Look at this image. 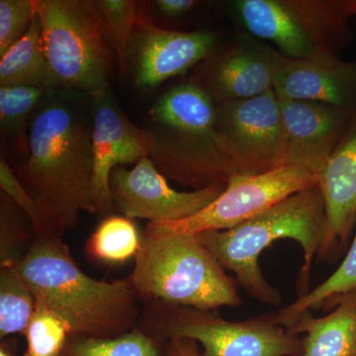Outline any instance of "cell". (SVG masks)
Listing matches in <instances>:
<instances>
[{
	"mask_svg": "<svg viewBox=\"0 0 356 356\" xmlns=\"http://www.w3.org/2000/svg\"><path fill=\"white\" fill-rule=\"evenodd\" d=\"M92 96L48 89L30 123L29 154L13 168L41 210L51 236L63 238L81 213L98 212L93 191Z\"/></svg>",
	"mask_w": 356,
	"mask_h": 356,
	"instance_id": "obj_1",
	"label": "cell"
},
{
	"mask_svg": "<svg viewBox=\"0 0 356 356\" xmlns=\"http://www.w3.org/2000/svg\"><path fill=\"white\" fill-rule=\"evenodd\" d=\"M19 270L36 302L69 325L70 336L109 339L139 324L140 300L130 280L91 278L63 238H35Z\"/></svg>",
	"mask_w": 356,
	"mask_h": 356,
	"instance_id": "obj_2",
	"label": "cell"
},
{
	"mask_svg": "<svg viewBox=\"0 0 356 356\" xmlns=\"http://www.w3.org/2000/svg\"><path fill=\"white\" fill-rule=\"evenodd\" d=\"M325 205L318 185L292 194L252 219L226 229L196 234L225 269L235 273L248 296L280 306L282 297L269 284L259 267V257L274 242L292 238L301 245L304 264L297 280L299 297L310 291L314 257L324 238Z\"/></svg>",
	"mask_w": 356,
	"mask_h": 356,
	"instance_id": "obj_3",
	"label": "cell"
},
{
	"mask_svg": "<svg viewBox=\"0 0 356 356\" xmlns=\"http://www.w3.org/2000/svg\"><path fill=\"white\" fill-rule=\"evenodd\" d=\"M151 117L154 147L149 159L166 179L200 191L233 177L216 131V104L202 88L175 86L154 105Z\"/></svg>",
	"mask_w": 356,
	"mask_h": 356,
	"instance_id": "obj_4",
	"label": "cell"
},
{
	"mask_svg": "<svg viewBox=\"0 0 356 356\" xmlns=\"http://www.w3.org/2000/svg\"><path fill=\"white\" fill-rule=\"evenodd\" d=\"M128 280L140 301L156 300L203 311L238 307V282L228 275L198 235L145 229Z\"/></svg>",
	"mask_w": 356,
	"mask_h": 356,
	"instance_id": "obj_5",
	"label": "cell"
},
{
	"mask_svg": "<svg viewBox=\"0 0 356 356\" xmlns=\"http://www.w3.org/2000/svg\"><path fill=\"white\" fill-rule=\"evenodd\" d=\"M50 89L95 95L108 86L114 51L93 0H35Z\"/></svg>",
	"mask_w": 356,
	"mask_h": 356,
	"instance_id": "obj_6",
	"label": "cell"
},
{
	"mask_svg": "<svg viewBox=\"0 0 356 356\" xmlns=\"http://www.w3.org/2000/svg\"><path fill=\"white\" fill-rule=\"evenodd\" d=\"M138 327L170 341L191 339L203 356H301L303 339L276 324L274 313L240 322L225 320L216 311H203L145 300Z\"/></svg>",
	"mask_w": 356,
	"mask_h": 356,
	"instance_id": "obj_7",
	"label": "cell"
},
{
	"mask_svg": "<svg viewBox=\"0 0 356 356\" xmlns=\"http://www.w3.org/2000/svg\"><path fill=\"white\" fill-rule=\"evenodd\" d=\"M232 8L248 32L289 60L339 58L353 37L344 0H236Z\"/></svg>",
	"mask_w": 356,
	"mask_h": 356,
	"instance_id": "obj_8",
	"label": "cell"
},
{
	"mask_svg": "<svg viewBox=\"0 0 356 356\" xmlns=\"http://www.w3.org/2000/svg\"><path fill=\"white\" fill-rule=\"evenodd\" d=\"M317 185L318 175L295 165L280 166L257 175H233L221 195L196 214L177 221L149 222L145 229L177 235L226 231L292 194Z\"/></svg>",
	"mask_w": 356,
	"mask_h": 356,
	"instance_id": "obj_9",
	"label": "cell"
},
{
	"mask_svg": "<svg viewBox=\"0 0 356 356\" xmlns=\"http://www.w3.org/2000/svg\"><path fill=\"white\" fill-rule=\"evenodd\" d=\"M216 131L234 175H257L282 165V117L274 90L216 104Z\"/></svg>",
	"mask_w": 356,
	"mask_h": 356,
	"instance_id": "obj_10",
	"label": "cell"
},
{
	"mask_svg": "<svg viewBox=\"0 0 356 356\" xmlns=\"http://www.w3.org/2000/svg\"><path fill=\"white\" fill-rule=\"evenodd\" d=\"M226 187L227 184H217L200 191H175L147 156L131 170L117 166L110 177L114 207L129 219L149 222L191 217L219 197Z\"/></svg>",
	"mask_w": 356,
	"mask_h": 356,
	"instance_id": "obj_11",
	"label": "cell"
},
{
	"mask_svg": "<svg viewBox=\"0 0 356 356\" xmlns=\"http://www.w3.org/2000/svg\"><path fill=\"white\" fill-rule=\"evenodd\" d=\"M92 96V184L98 212L114 208L110 177L117 166L149 158L154 147L152 130L138 127L115 100L109 86Z\"/></svg>",
	"mask_w": 356,
	"mask_h": 356,
	"instance_id": "obj_12",
	"label": "cell"
},
{
	"mask_svg": "<svg viewBox=\"0 0 356 356\" xmlns=\"http://www.w3.org/2000/svg\"><path fill=\"white\" fill-rule=\"evenodd\" d=\"M288 60L269 44L243 35L205 65L195 84L215 104L248 99L273 90Z\"/></svg>",
	"mask_w": 356,
	"mask_h": 356,
	"instance_id": "obj_13",
	"label": "cell"
},
{
	"mask_svg": "<svg viewBox=\"0 0 356 356\" xmlns=\"http://www.w3.org/2000/svg\"><path fill=\"white\" fill-rule=\"evenodd\" d=\"M282 165L320 175L348 130L353 112L322 102L280 99Z\"/></svg>",
	"mask_w": 356,
	"mask_h": 356,
	"instance_id": "obj_14",
	"label": "cell"
},
{
	"mask_svg": "<svg viewBox=\"0 0 356 356\" xmlns=\"http://www.w3.org/2000/svg\"><path fill=\"white\" fill-rule=\"evenodd\" d=\"M215 43L212 33L161 29L140 13L132 43L136 84L142 88H156L206 60Z\"/></svg>",
	"mask_w": 356,
	"mask_h": 356,
	"instance_id": "obj_15",
	"label": "cell"
},
{
	"mask_svg": "<svg viewBox=\"0 0 356 356\" xmlns=\"http://www.w3.org/2000/svg\"><path fill=\"white\" fill-rule=\"evenodd\" d=\"M324 195V238L318 261H334L343 254L356 222V112L348 130L318 175Z\"/></svg>",
	"mask_w": 356,
	"mask_h": 356,
	"instance_id": "obj_16",
	"label": "cell"
},
{
	"mask_svg": "<svg viewBox=\"0 0 356 356\" xmlns=\"http://www.w3.org/2000/svg\"><path fill=\"white\" fill-rule=\"evenodd\" d=\"M273 90L280 99L322 102L355 113L356 60H289L276 77Z\"/></svg>",
	"mask_w": 356,
	"mask_h": 356,
	"instance_id": "obj_17",
	"label": "cell"
},
{
	"mask_svg": "<svg viewBox=\"0 0 356 356\" xmlns=\"http://www.w3.org/2000/svg\"><path fill=\"white\" fill-rule=\"evenodd\" d=\"M288 331L306 334L301 356H356V291L339 300L324 317L305 312Z\"/></svg>",
	"mask_w": 356,
	"mask_h": 356,
	"instance_id": "obj_18",
	"label": "cell"
},
{
	"mask_svg": "<svg viewBox=\"0 0 356 356\" xmlns=\"http://www.w3.org/2000/svg\"><path fill=\"white\" fill-rule=\"evenodd\" d=\"M18 86L50 89L42 23L37 13L25 36L0 58V86Z\"/></svg>",
	"mask_w": 356,
	"mask_h": 356,
	"instance_id": "obj_19",
	"label": "cell"
},
{
	"mask_svg": "<svg viewBox=\"0 0 356 356\" xmlns=\"http://www.w3.org/2000/svg\"><path fill=\"white\" fill-rule=\"evenodd\" d=\"M353 291H356V235L337 270L306 295L274 313V320L276 324L289 330L302 314L314 310H332L339 300Z\"/></svg>",
	"mask_w": 356,
	"mask_h": 356,
	"instance_id": "obj_20",
	"label": "cell"
},
{
	"mask_svg": "<svg viewBox=\"0 0 356 356\" xmlns=\"http://www.w3.org/2000/svg\"><path fill=\"white\" fill-rule=\"evenodd\" d=\"M58 356H173V350L170 341L149 336L137 327L109 339L69 336Z\"/></svg>",
	"mask_w": 356,
	"mask_h": 356,
	"instance_id": "obj_21",
	"label": "cell"
},
{
	"mask_svg": "<svg viewBox=\"0 0 356 356\" xmlns=\"http://www.w3.org/2000/svg\"><path fill=\"white\" fill-rule=\"evenodd\" d=\"M35 308L36 299L21 275L19 264H0V339L24 336Z\"/></svg>",
	"mask_w": 356,
	"mask_h": 356,
	"instance_id": "obj_22",
	"label": "cell"
},
{
	"mask_svg": "<svg viewBox=\"0 0 356 356\" xmlns=\"http://www.w3.org/2000/svg\"><path fill=\"white\" fill-rule=\"evenodd\" d=\"M48 89L0 86V129L22 154H29L30 123Z\"/></svg>",
	"mask_w": 356,
	"mask_h": 356,
	"instance_id": "obj_23",
	"label": "cell"
},
{
	"mask_svg": "<svg viewBox=\"0 0 356 356\" xmlns=\"http://www.w3.org/2000/svg\"><path fill=\"white\" fill-rule=\"evenodd\" d=\"M140 235L132 220L109 216L103 220L86 243L89 257L105 264H124L135 259L140 247Z\"/></svg>",
	"mask_w": 356,
	"mask_h": 356,
	"instance_id": "obj_24",
	"label": "cell"
},
{
	"mask_svg": "<svg viewBox=\"0 0 356 356\" xmlns=\"http://www.w3.org/2000/svg\"><path fill=\"white\" fill-rule=\"evenodd\" d=\"M95 2L121 74H124L127 70L134 34L139 23L140 13L137 3L133 0H97Z\"/></svg>",
	"mask_w": 356,
	"mask_h": 356,
	"instance_id": "obj_25",
	"label": "cell"
},
{
	"mask_svg": "<svg viewBox=\"0 0 356 356\" xmlns=\"http://www.w3.org/2000/svg\"><path fill=\"white\" fill-rule=\"evenodd\" d=\"M35 241L34 229L23 210L6 194L0 195V264H19Z\"/></svg>",
	"mask_w": 356,
	"mask_h": 356,
	"instance_id": "obj_26",
	"label": "cell"
},
{
	"mask_svg": "<svg viewBox=\"0 0 356 356\" xmlns=\"http://www.w3.org/2000/svg\"><path fill=\"white\" fill-rule=\"evenodd\" d=\"M24 336L27 348L23 356H58L70 336V329L63 318L36 302Z\"/></svg>",
	"mask_w": 356,
	"mask_h": 356,
	"instance_id": "obj_27",
	"label": "cell"
},
{
	"mask_svg": "<svg viewBox=\"0 0 356 356\" xmlns=\"http://www.w3.org/2000/svg\"><path fill=\"white\" fill-rule=\"evenodd\" d=\"M35 13V0L0 1V58L25 36Z\"/></svg>",
	"mask_w": 356,
	"mask_h": 356,
	"instance_id": "obj_28",
	"label": "cell"
},
{
	"mask_svg": "<svg viewBox=\"0 0 356 356\" xmlns=\"http://www.w3.org/2000/svg\"><path fill=\"white\" fill-rule=\"evenodd\" d=\"M0 188L1 192L19 206L30 220L34 229L35 238H56L51 236L38 205L25 191L19 179L16 177L13 168L7 163L2 156L0 158Z\"/></svg>",
	"mask_w": 356,
	"mask_h": 356,
	"instance_id": "obj_29",
	"label": "cell"
},
{
	"mask_svg": "<svg viewBox=\"0 0 356 356\" xmlns=\"http://www.w3.org/2000/svg\"><path fill=\"white\" fill-rule=\"evenodd\" d=\"M197 2L194 0H159L156 2L159 10L168 17H177L188 13Z\"/></svg>",
	"mask_w": 356,
	"mask_h": 356,
	"instance_id": "obj_30",
	"label": "cell"
},
{
	"mask_svg": "<svg viewBox=\"0 0 356 356\" xmlns=\"http://www.w3.org/2000/svg\"><path fill=\"white\" fill-rule=\"evenodd\" d=\"M173 356H203L199 344L191 339H170Z\"/></svg>",
	"mask_w": 356,
	"mask_h": 356,
	"instance_id": "obj_31",
	"label": "cell"
},
{
	"mask_svg": "<svg viewBox=\"0 0 356 356\" xmlns=\"http://www.w3.org/2000/svg\"><path fill=\"white\" fill-rule=\"evenodd\" d=\"M18 339H1L0 343V356H19L17 353Z\"/></svg>",
	"mask_w": 356,
	"mask_h": 356,
	"instance_id": "obj_32",
	"label": "cell"
},
{
	"mask_svg": "<svg viewBox=\"0 0 356 356\" xmlns=\"http://www.w3.org/2000/svg\"><path fill=\"white\" fill-rule=\"evenodd\" d=\"M344 7L350 17L356 16V0H344Z\"/></svg>",
	"mask_w": 356,
	"mask_h": 356,
	"instance_id": "obj_33",
	"label": "cell"
}]
</instances>
